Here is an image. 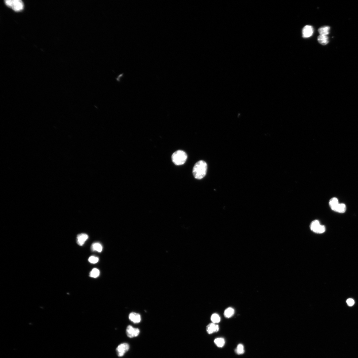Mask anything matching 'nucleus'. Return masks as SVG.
Masks as SVG:
<instances>
[{
  "label": "nucleus",
  "mask_w": 358,
  "mask_h": 358,
  "mask_svg": "<svg viewBox=\"0 0 358 358\" xmlns=\"http://www.w3.org/2000/svg\"><path fill=\"white\" fill-rule=\"evenodd\" d=\"M207 170V164L203 160L197 162L193 167L192 173L195 179H201L206 175Z\"/></svg>",
  "instance_id": "f257e3e1"
},
{
  "label": "nucleus",
  "mask_w": 358,
  "mask_h": 358,
  "mask_svg": "<svg viewBox=\"0 0 358 358\" xmlns=\"http://www.w3.org/2000/svg\"><path fill=\"white\" fill-rule=\"evenodd\" d=\"M187 158V156L186 152L181 150L175 152L171 157L172 162L177 166L183 165L186 163Z\"/></svg>",
  "instance_id": "f03ea898"
},
{
  "label": "nucleus",
  "mask_w": 358,
  "mask_h": 358,
  "mask_svg": "<svg viewBox=\"0 0 358 358\" xmlns=\"http://www.w3.org/2000/svg\"><path fill=\"white\" fill-rule=\"evenodd\" d=\"M6 5L16 11L21 10L23 9V2L21 0H6Z\"/></svg>",
  "instance_id": "7ed1b4c3"
},
{
  "label": "nucleus",
  "mask_w": 358,
  "mask_h": 358,
  "mask_svg": "<svg viewBox=\"0 0 358 358\" xmlns=\"http://www.w3.org/2000/svg\"><path fill=\"white\" fill-rule=\"evenodd\" d=\"M310 228L313 232L317 233H322L326 230L325 227L321 225L319 221L315 220L312 221L310 225Z\"/></svg>",
  "instance_id": "20e7f679"
},
{
  "label": "nucleus",
  "mask_w": 358,
  "mask_h": 358,
  "mask_svg": "<svg viewBox=\"0 0 358 358\" xmlns=\"http://www.w3.org/2000/svg\"><path fill=\"white\" fill-rule=\"evenodd\" d=\"M129 344L127 343H122L119 345L116 349L117 356L119 357L123 356L125 353L129 350Z\"/></svg>",
  "instance_id": "39448f33"
},
{
  "label": "nucleus",
  "mask_w": 358,
  "mask_h": 358,
  "mask_svg": "<svg viewBox=\"0 0 358 358\" xmlns=\"http://www.w3.org/2000/svg\"><path fill=\"white\" fill-rule=\"evenodd\" d=\"M140 332V330L138 328H134L130 325L127 327L126 334L130 338H133L138 336Z\"/></svg>",
  "instance_id": "423d86ee"
},
{
  "label": "nucleus",
  "mask_w": 358,
  "mask_h": 358,
  "mask_svg": "<svg viewBox=\"0 0 358 358\" xmlns=\"http://www.w3.org/2000/svg\"><path fill=\"white\" fill-rule=\"evenodd\" d=\"M314 33V28L310 25H306L302 30V36L303 38H308L311 37Z\"/></svg>",
  "instance_id": "0eeeda50"
},
{
  "label": "nucleus",
  "mask_w": 358,
  "mask_h": 358,
  "mask_svg": "<svg viewBox=\"0 0 358 358\" xmlns=\"http://www.w3.org/2000/svg\"><path fill=\"white\" fill-rule=\"evenodd\" d=\"M88 238L87 234L81 233L79 234L77 237V242L79 245L82 246L85 243V242Z\"/></svg>",
  "instance_id": "6e6552de"
},
{
  "label": "nucleus",
  "mask_w": 358,
  "mask_h": 358,
  "mask_svg": "<svg viewBox=\"0 0 358 358\" xmlns=\"http://www.w3.org/2000/svg\"><path fill=\"white\" fill-rule=\"evenodd\" d=\"M219 329V326L218 325L212 323L209 324L207 326L206 330L208 334H211L217 332Z\"/></svg>",
  "instance_id": "1a4fd4ad"
},
{
  "label": "nucleus",
  "mask_w": 358,
  "mask_h": 358,
  "mask_svg": "<svg viewBox=\"0 0 358 358\" xmlns=\"http://www.w3.org/2000/svg\"><path fill=\"white\" fill-rule=\"evenodd\" d=\"M129 318L132 322L135 323H139L141 322V315L135 312L131 313L130 314Z\"/></svg>",
  "instance_id": "9d476101"
},
{
  "label": "nucleus",
  "mask_w": 358,
  "mask_h": 358,
  "mask_svg": "<svg viewBox=\"0 0 358 358\" xmlns=\"http://www.w3.org/2000/svg\"><path fill=\"white\" fill-rule=\"evenodd\" d=\"M318 40L319 43L323 45H326L329 43V38L327 36L320 35Z\"/></svg>",
  "instance_id": "9b49d317"
},
{
  "label": "nucleus",
  "mask_w": 358,
  "mask_h": 358,
  "mask_svg": "<svg viewBox=\"0 0 358 358\" xmlns=\"http://www.w3.org/2000/svg\"><path fill=\"white\" fill-rule=\"evenodd\" d=\"M339 204L338 199L335 197L332 198L329 202V205L330 207L333 210L335 211Z\"/></svg>",
  "instance_id": "f8f14e48"
},
{
  "label": "nucleus",
  "mask_w": 358,
  "mask_h": 358,
  "mask_svg": "<svg viewBox=\"0 0 358 358\" xmlns=\"http://www.w3.org/2000/svg\"><path fill=\"white\" fill-rule=\"evenodd\" d=\"M330 30V27L325 26L320 28L318 29V32L320 35L327 36L329 34Z\"/></svg>",
  "instance_id": "ddd939ff"
},
{
  "label": "nucleus",
  "mask_w": 358,
  "mask_h": 358,
  "mask_svg": "<svg viewBox=\"0 0 358 358\" xmlns=\"http://www.w3.org/2000/svg\"><path fill=\"white\" fill-rule=\"evenodd\" d=\"M214 342L217 347L219 348L223 347L225 344V341L223 338H217L215 339Z\"/></svg>",
  "instance_id": "4468645a"
},
{
  "label": "nucleus",
  "mask_w": 358,
  "mask_h": 358,
  "mask_svg": "<svg viewBox=\"0 0 358 358\" xmlns=\"http://www.w3.org/2000/svg\"><path fill=\"white\" fill-rule=\"evenodd\" d=\"M91 249L93 251L101 252H102V245L99 243H95L92 244L91 246Z\"/></svg>",
  "instance_id": "2eb2a0df"
},
{
  "label": "nucleus",
  "mask_w": 358,
  "mask_h": 358,
  "mask_svg": "<svg viewBox=\"0 0 358 358\" xmlns=\"http://www.w3.org/2000/svg\"><path fill=\"white\" fill-rule=\"evenodd\" d=\"M346 210V206L344 204H339L337 206L335 212L343 213Z\"/></svg>",
  "instance_id": "dca6fc26"
},
{
  "label": "nucleus",
  "mask_w": 358,
  "mask_h": 358,
  "mask_svg": "<svg viewBox=\"0 0 358 358\" xmlns=\"http://www.w3.org/2000/svg\"><path fill=\"white\" fill-rule=\"evenodd\" d=\"M234 310L232 308H229L226 309L224 312V315L226 318H229L233 315Z\"/></svg>",
  "instance_id": "f3484780"
},
{
  "label": "nucleus",
  "mask_w": 358,
  "mask_h": 358,
  "mask_svg": "<svg viewBox=\"0 0 358 358\" xmlns=\"http://www.w3.org/2000/svg\"><path fill=\"white\" fill-rule=\"evenodd\" d=\"M235 351L236 352L238 355H241L244 354V345L241 344L238 345L235 350Z\"/></svg>",
  "instance_id": "a211bd4d"
},
{
  "label": "nucleus",
  "mask_w": 358,
  "mask_h": 358,
  "mask_svg": "<svg viewBox=\"0 0 358 358\" xmlns=\"http://www.w3.org/2000/svg\"><path fill=\"white\" fill-rule=\"evenodd\" d=\"M100 274V271L97 268H94L90 271V276L93 278H97L99 276Z\"/></svg>",
  "instance_id": "6ab92c4d"
},
{
  "label": "nucleus",
  "mask_w": 358,
  "mask_h": 358,
  "mask_svg": "<svg viewBox=\"0 0 358 358\" xmlns=\"http://www.w3.org/2000/svg\"><path fill=\"white\" fill-rule=\"evenodd\" d=\"M211 320L213 323H217L220 322V318L218 315L217 314H214L211 316Z\"/></svg>",
  "instance_id": "aec40b11"
},
{
  "label": "nucleus",
  "mask_w": 358,
  "mask_h": 358,
  "mask_svg": "<svg viewBox=\"0 0 358 358\" xmlns=\"http://www.w3.org/2000/svg\"><path fill=\"white\" fill-rule=\"evenodd\" d=\"M99 260V259L97 257L91 256L89 257L88 259L89 261L92 264H96Z\"/></svg>",
  "instance_id": "412c9836"
},
{
  "label": "nucleus",
  "mask_w": 358,
  "mask_h": 358,
  "mask_svg": "<svg viewBox=\"0 0 358 358\" xmlns=\"http://www.w3.org/2000/svg\"><path fill=\"white\" fill-rule=\"evenodd\" d=\"M347 302L348 305L350 306H352L355 303V302L354 300L351 298H349L347 300Z\"/></svg>",
  "instance_id": "4be33fe9"
}]
</instances>
